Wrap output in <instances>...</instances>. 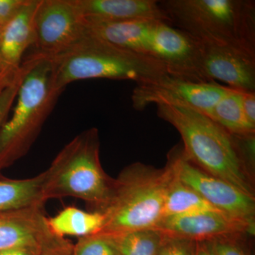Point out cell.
Returning a JSON list of instances; mask_svg holds the SVG:
<instances>
[{
    "label": "cell",
    "instance_id": "cell-1",
    "mask_svg": "<svg viewBox=\"0 0 255 255\" xmlns=\"http://www.w3.org/2000/svg\"><path fill=\"white\" fill-rule=\"evenodd\" d=\"M159 118L177 129L183 152L194 165L255 196L251 166L242 157L233 135L206 114L179 106H157Z\"/></svg>",
    "mask_w": 255,
    "mask_h": 255
},
{
    "label": "cell",
    "instance_id": "cell-2",
    "mask_svg": "<svg viewBox=\"0 0 255 255\" xmlns=\"http://www.w3.org/2000/svg\"><path fill=\"white\" fill-rule=\"evenodd\" d=\"M173 179L168 164L162 169L141 162L125 167L114 179L109 200L99 211L105 221L97 234L110 236L155 229L162 221L164 201Z\"/></svg>",
    "mask_w": 255,
    "mask_h": 255
},
{
    "label": "cell",
    "instance_id": "cell-3",
    "mask_svg": "<svg viewBox=\"0 0 255 255\" xmlns=\"http://www.w3.org/2000/svg\"><path fill=\"white\" fill-rule=\"evenodd\" d=\"M55 88L90 79L130 80L137 85L170 75L152 57L124 49L89 34L63 53L50 58Z\"/></svg>",
    "mask_w": 255,
    "mask_h": 255
},
{
    "label": "cell",
    "instance_id": "cell-4",
    "mask_svg": "<svg viewBox=\"0 0 255 255\" xmlns=\"http://www.w3.org/2000/svg\"><path fill=\"white\" fill-rule=\"evenodd\" d=\"M42 195L50 199L73 197L100 211L112 192L114 179L106 173L100 160L98 129L91 128L74 137L43 172Z\"/></svg>",
    "mask_w": 255,
    "mask_h": 255
},
{
    "label": "cell",
    "instance_id": "cell-5",
    "mask_svg": "<svg viewBox=\"0 0 255 255\" xmlns=\"http://www.w3.org/2000/svg\"><path fill=\"white\" fill-rule=\"evenodd\" d=\"M23 63L12 117L0 128V168L26 155L63 92L53 85L50 58L36 53Z\"/></svg>",
    "mask_w": 255,
    "mask_h": 255
},
{
    "label": "cell",
    "instance_id": "cell-6",
    "mask_svg": "<svg viewBox=\"0 0 255 255\" xmlns=\"http://www.w3.org/2000/svg\"><path fill=\"white\" fill-rule=\"evenodd\" d=\"M170 24L202 43L255 53V2L252 0L159 1Z\"/></svg>",
    "mask_w": 255,
    "mask_h": 255
},
{
    "label": "cell",
    "instance_id": "cell-7",
    "mask_svg": "<svg viewBox=\"0 0 255 255\" xmlns=\"http://www.w3.org/2000/svg\"><path fill=\"white\" fill-rule=\"evenodd\" d=\"M167 164L178 180L195 191L216 209L255 224V196L196 167L184 155L182 146H177L169 152Z\"/></svg>",
    "mask_w": 255,
    "mask_h": 255
},
{
    "label": "cell",
    "instance_id": "cell-8",
    "mask_svg": "<svg viewBox=\"0 0 255 255\" xmlns=\"http://www.w3.org/2000/svg\"><path fill=\"white\" fill-rule=\"evenodd\" d=\"M230 89L216 82H191L167 75L155 81L137 85L132 93V106L140 112L151 105L179 106L209 116Z\"/></svg>",
    "mask_w": 255,
    "mask_h": 255
},
{
    "label": "cell",
    "instance_id": "cell-9",
    "mask_svg": "<svg viewBox=\"0 0 255 255\" xmlns=\"http://www.w3.org/2000/svg\"><path fill=\"white\" fill-rule=\"evenodd\" d=\"M37 53L53 58L87 34L85 18L73 0H39L34 16Z\"/></svg>",
    "mask_w": 255,
    "mask_h": 255
},
{
    "label": "cell",
    "instance_id": "cell-10",
    "mask_svg": "<svg viewBox=\"0 0 255 255\" xmlns=\"http://www.w3.org/2000/svg\"><path fill=\"white\" fill-rule=\"evenodd\" d=\"M198 73L203 82L220 81L233 90L255 92V53L231 45L199 42Z\"/></svg>",
    "mask_w": 255,
    "mask_h": 255
},
{
    "label": "cell",
    "instance_id": "cell-11",
    "mask_svg": "<svg viewBox=\"0 0 255 255\" xmlns=\"http://www.w3.org/2000/svg\"><path fill=\"white\" fill-rule=\"evenodd\" d=\"M145 54L163 64L171 76L205 82L198 73L199 42L169 23L153 21Z\"/></svg>",
    "mask_w": 255,
    "mask_h": 255
},
{
    "label": "cell",
    "instance_id": "cell-12",
    "mask_svg": "<svg viewBox=\"0 0 255 255\" xmlns=\"http://www.w3.org/2000/svg\"><path fill=\"white\" fill-rule=\"evenodd\" d=\"M166 237L204 243L217 238L254 235L255 224L222 211H210L162 219L155 228Z\"/></svg>",
    "mask_w": 255,
    "mask_h": 255
},
{
    "label": "cell",
    "instance_id": "cell-13",
    "mask_svg": "<svg viewBox=\"0 0 255 255\" xmlns=\"http://www.w3.org/2000/svg\"><path fill=\"white\" fill-rule=\"evenodd\" d=\"M39 0H28L2 28L0 36V73L14 78L26 50L35 43L34 16Z\"/></svg>",
    "mask_w": 255,
    "mask_h": 255
},
{
    "label": "cell",
    "instance_id": "cell-14",
    "mask_svg": "<svg viewBox=\"0 0 255 255\" xmlns=\"http://www.w3.org/2000/svg\"><path fill=\"white\" fill-rule=\"evenodd\" d=\"M50 232L43 206L0 212V251L39 246Z\"/></svg>",
    "mask_w": 255,
    "mask_h": 255
},
{
    "label": "cell",
    "instance_id": "cell-15",
    "mask_svg": "<svg viewBox=\"0 0 255 255\" xmlns=\"http://www.w3.org/2000/svg\"><path fill=\"white\" fill-rule=\"evenodd\" d=\"M82 16L87 20L124 21L170 20L156 0H73Z\"/></svg>",
    "mask_w": 255,
    "mask_h": 255
},
{
    "label": "cell",
    "instance_id": "cell-16",
    "mask_svg": "<svg viewBox=\"0 0 255 255\" xmlns=\"http://www.w3.org/2000/svg\"><path fill=\"white\" fill-rule=\"evenodd\" d=\"M103 214L99 211H85L73 206H68L58 214L48 218L51 232L60 237L76 236L82 238L97 234L103 227Z\"/></svg>",
    "mask_w": 255,
    "mask_h": 255
},
{
    "label": "cell",
    "instance_id": "cell-17",
    "mask_svg": "<svg viewBox=\"0 0 255 255\" xmlns=\"http://www.w3.org/2000/svg\"><path fill=\"white\" fill-rule=\"evenodd\" d=\"M43 179V172L28 179H0V212L44 206Z\"/></svg>",
    "mask_w": 255,
    "mask_h": 255
},
{
    "label": "cell",
    "instance_id": "cell-18",
    "mask_svg": "<svg viewBox=\"0 0 255 255\" xmlns=\"http://www.w3.org/2000/svg\"><path fill=\"white\" fill-rule=\"evenodd\" d=\"M207 117L231 135H255V127L248 122L243 112L240 90L230 89Z\"/></svg>",
    "mask_w": 255,
    "mask_h": 255
},
{
    "label": "cell",
    "instance_id": "cell-19",
    "mask_svg": "<svg viewBox=\"0 0 255 255\" xmlns=\"http://www.w3.org/2000/svg\"><path fill=\"white\" fill-rule=\"evenodd\" d=\"M210 211L219 210L211 206L195 191L183 184L174 176L164 201L162 220L166 218Z\"/></svg>",
    "mask_w": 255,
    "mask_h": 255
},
{
    "label": "cell",
    "instance_id": "cell-20",
    "mask_svg": "<svg viewBox=\"0 0 255 255\" xmlns=\"http://www.w3.org/2000/svg\"><path fill=\"white\" fill-rule=\"evenodd\" d=\"M103 236L112 242L119 255H157L164 238L162 233L155 229Z\"/></svg>",
    "mask_w": 255,
    "mask_h": 255
},
{
    "label": "cell",
    "instance_id": "cell-21",
    "mask_svg": "<svg viewBox=\"0 0 255 255\" xmlns=\"http://www.w3.org/2000/svg\"><path fill=\"white\" fill-rule=\"evenodd\" d=\"M73 255H119L112 242L105 236L95 234L79 238L73 246Z\"/></svg>",
    "mask_w": 255,
    "mask_h": 255
},
{
    "label": "cell",
    "instance_id": "cell-22",
    "mask_svg": "<svg viewBox=\"0 0 255 255\" xmlns=\"http://www.w3.org/2000/svg\"><path fill=\"white\" fill-rule=\"evenodd\" d=\"M244 236L217 238L204 243L212 255H251L243 244Z\"/></svg>",
    "mask_w": 255,
    "mask_h": 255
},
{
    "label": "cell",
    "instance_id": "cell-23",
    "mask_svg": "<svg viewBox=\"0 0 255 255\" xmlns=\"http://www.w3.org/2000/svg\"><path fill=\"white\" fill-rule=\"evenodd\" d=\"M25 73L24 63H22L19 73L14 82L0 92V127L5 123L6 117L17 97L18 90Z\"/></svg>",
    "mask_w": 255,
    "mask_h": 255
},
{
    "label": "cell",
    "instance_id": "cell-24",
    "mask_svg": "<svg viewBox=\"0 0 255 255\" xmlns=\"http://www.w3.org/2000/svg\"><path fill=\"white\" fill-rule=\"evenodd\" d=\"M73 249L68 240L50 232L40 244L38 255H73Z\"/></svg>",
    "mask_w": 255,
    "mask_h": 255
},
{
    "label": "cell",
    "instance_id": "cell-25",
    "mask_svg": "<svg viewBox=\"0 0 255 255\" xmlns=\"http://www.w3.org/2000/svg\"><path fill=\"white\" fill-rule=\"evenodd\" d=\"M196 244V242L189 240L164 236L157 255H194Z\"/></svg>",
    "mask_w": 255,
    "mask_h": 255
},
{
    "label": "cell",
    "instance_id": "cell-26",
    "mask_svg": "<svg viewBox=\"0 0 255 255\" xmlns=\"http://www.w3.org/2000/svg\"><path fill=\"white\" fill-rule=\"evenodd\" d=\"M28 0H0V26L4 27L16 16Z\"/></svg>",
    "mask_w": 255,
    "mask_h": 255
},
{
    "label": "cell",
    "instance_id": "cell-27",
    "mask_svg": "<svg viewBox=\"0 0 255 255\" xmlns=\"http://www.w3.org/2000/svg\"><path fill=\"white\" fill-rule=\"evenodd\" d=\"M240 92L245 116L248 122L255 127V92Z\"/></svg>",
    "mask_w": 255,
    "mask_h": 255
},
{
    "label": "cell",
    "instance_id": "cell-28",
    "mask_svg": "<svg viewBox=\"0 0 255 255\" xmlns=\"http://www.w3.org/2000/svg\"><path fill=\"white\" fill-rule=\"evenodd\" d=\"M39 246L21 247L0 251V255H38Z\"/></svg>",
    "mask_w": 255,
    "mask_h": 255
},
{
    "label": "cell",
    "instance_id": "cell-29",
    "mask_svg": "<svg viewBox=\"0 0 255 255\" xmlns=\"http://www.w3.org/2000/svg\"><path fill=\"white\" fill-rule=\"evenodd\" d=\"M20 70H21V69H20ZM19 72H18V73H19ZM18 73L16 75V76L14 77V78H11V77H9L7 76V75H3V74L0 73V92L3 91L5 88L9 86V85L14 81L15 79L17 77Z\"/></svg>",
    "mask_w": 255,
    "mask_h": 255
},
{
    "label": "cell",
    "instance_id": "cell-30",
    "mask_svg": "<svg viewBox=\"0 0 255 255\" xmlns=\"http://www.w3.org/2000/svg\"><path fill=\"white\" fill-rule=\"evenodd\" d=\"M212 255L210 253L208 248H206L205 243H197L196 244V249L195 255Z\"/></svg>",
    "mask_w": 255,
    "mask_h": 255
},
{
    "label": "cell",
    "instance_id": "cell-31",
    "mask_svg": "<svg viewBox=\"0 0 255 255\" xmlns=\"http://www.w3.org/2000/svg\"><path fill=\"white\" fill-rule=\"evenodd\" d=\"M2 26H0V36H1V31H2Z\"/></svg>",
    "mask_w": 255,
    "mask_h": 255
}]
</instances>
